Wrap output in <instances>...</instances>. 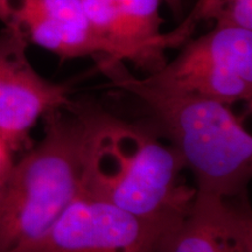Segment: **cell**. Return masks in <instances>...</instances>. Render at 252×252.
<instances>
[{"label": "cell", "instance_id": "cell-1", "mask_svg": "<svg viewBox=\"0 0 252 252\" xmlns=\"http://www.w3.org/2000/svg\"><path fill=\"white\" fill-rule=\"evenodd\" d=\"M81 124L82 194L171 228L193 204L180 154L149 122H133L93 98H72Z\"/></svg>", "mask_w": 252, "mask_h": 252}, {"label": "cell", "instance_id": "cell-2", "mask_svg": "<svg viewBox=\"0 0 252 252\" xmlns=\"http://www.w3.org/2000/svg\"><path fill=\"white\" fill-rule=\"evenodd\" d=\"M109 87L137 98L150 122L180 154L198 194L248 196L252 174V137L231 106L137 77L123 61L96 56Z\"/></svg>", "mask_w": 252, "mask_h": 252}, {"label": "cell", "instance_id": "cell-3", "mask_svg": "<svg viewBox=\"0 0 252 252\" xmlns=\"http://www.w3.org/2000/svg\"><path fill=\"white\" fill-rule=\"evenodd\" d=\"M42 119V138L13 161L0 194V252L39 238L82 194L80 121L69 108Z\"/></svg>", "mask_w": 252, "mask_h": 252}, {"label": "cell", "instance_id": "cell-4", "mask_svg": "<svg viewBox=\"0 0 252 252\" xmlns=\"http://www.w3.org/2000/svg\"><path fill=\"white\" fill-rule=\"evenodd\" d=\"M159 86L186 91L226 105L252 100V30L215 25L188 40L179 55L146 76Z\"/></svg>", "mask_w": 252, "mask_h": 252}, {"label": "cell", "instance_id": "cell-5", "mask_svg": "<svg viewBox=\"0 0 252 252\" xmlns=\"http://www.w3.org/2000/svg\"><path fill=\"white\" fill-rule=\"evenodd\" d=\"M169 229L81 194L39 238L9 252H157Z\"/></svg>", "mask_w": 252, "mask_h": 252}, {"label": "cell", "instance_id": "cell-6", "mask_svg": "<svg viewBox=\"0 0 252 252\" xmlns=\"http://www.w3.org/2000/svg\"><path fill=\"white\" fill-rule=\"evenodd\" d=\"M30 43L15 26L0 32V138L12 151L30 145V132L40 119L72 102V87L37 72L27 56Z\"/></svg>", "mask_w": 252, "mask_h": 252}, {"label": "cell", "instance_id": "cell-7", "mask_svg": "<svg viewBox=\"0 0 252 252\" xmlns=\"http://www.w3.org/2000/svg\"><path fill=\"white\" fill-rule=\"evenodd\" d=\"M157 252H252L248 196L196 193L191 207L166 232Z\"/></svg>", "mask_w": 252, "mask_h": 252}, {"label": "cell", "instance_id": "cell-8", "mask_svg": "<svg viewBox=\"0 0 252 252\" xmlns=\"http://www.w3.org/2000/svg\"><path fill=\"white\" fill-rule=\"evenodd\" d=\"M61 60L104 55L81 0H12L7 25Z\"/></svg>", "mask_w": 252, "mask_h": 252}, {"label": "cell", "instance_id": "cell-9", "mask_svg": "<svg viewBox=\"0 0 252 252\" xmlns=\"http://www.w3.org/2000/svg\"><path fill=\"white\" fill-rule=\"evenodd\" d=\"M219 26H238L252 30V0H197L185 20L168 32L174 47L184 46L203 21Z\"/></svg>", "mask_w": 252, "mask_h": 252}, {"label": "cell", "instance_id": "cell-10", "mask_svg": "<svg viewBox=\"0 0 252 252\" xmlns=\"http://www.w3.org/2000/svg\"><path fill=\"white\" fill-rule=\"evenodd\" d=\"M162 0H110L123 20L135 35L158 55L166 58V52L174 48L168 34L162 33L163 19L160 15Z\"/></svg>", "mask_w": 252, "mask_h": 252}, {"label": "cell", "instance_id": "cell-11", "mask_svg": "<svg viewBox=\"0 0 252 252\" xmlns=\"http://www.w3.org/2000/svg\"><path fill=\"white\" fill-rule=\"evenodd\" d=\"M13 151L0 138V194L4 187L5 180L13 163Z\"/></svg>", "mask_w": 252, "mask_h": 252}, {"label": "cell", "instance_id": "cell-12", "mask_svg": "<svg viewBox=\"0 0 252 252\" xmlns=\"http://www.w3.org/2000/svg\"><path fill=\"white\" fill-rule=\"evenodd\" d=\"M11 1L12 0H0V21L7 25L11 15Z\"/></svg>", "mask_w": 252, "mask_h": 252}]
</instances>
